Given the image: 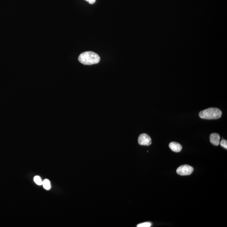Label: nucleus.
Here are the masks:
<instances>
[{
  "instance_id": "obj_8",
  "label": "nucleus",
  "mask_w": 227,
  "mask_h": 227,
  "mask_svg": "<svg viewBox=\"0 0 227 227\" xmlns=\"http://www.w3.org/2000/svg\"><path fill=\"white\" fill-rule=\"evenodd\" d=\"M34 180L35 182L38 185H42L43 181H42L40 177L39 176H35L34 178Z\"/></svg>"
},
{
  "instance_id": "obj_7",
  "label": "nucleus",
  "mask_w": 227,
  "mask_h": 227,
  "mask_svg": "<svg viewBox=\"0 0 227 227\" xmlns=\"http://www.w3.org/2000/svg\"><path fill=\"white\" fill-rule=\"evenodd\" d=\"M42 185L45 189L49 190L51 189V185L50 181L48 179L44 180L43 181Z\"/></svg>"
},
{
  "instance_id": "obj_11",
  "label": "nucleus",
  "mask_w": 227,
  "mask_h": 227,
  "mask_svg": "<svg viewBox=\"0 0 227 227\" xmlns=\"http://www.w3.org/2000/svg\"><path fill=\"white\" fill-rule=\"evenodd\" d=\"M85 1H86L88 2L89 4H93L94 3H95L96 0H85Z\"/></svg>"
},
{
  "instance_id": "obj_10",
  "label": "nucleus",
  "mask_w": 227,
  "mask_h": 227,
  "mask_svg": "<svg viewBox=\"0 0 227 227\" xmlns=\"http://www.w3.org/2000/svg\"><path fill=\"white\" fill-rule=\"evenodd\" d=\"M220 143L221 146L223 147L224 148L227 149V141L226 140L223 139L221 141Z\"/></svg>"
},
{
  "instance_id": "obj_1",
  "label": "nucleus",
  "mask_w": 227,
  "mask_h": 227,
  "mask_svg": "<svg viewBox=\"0 0 227 227\" xmlns=\"http://www.w3.org/2000/svg\"><path fill=\"white\" fill-rule=\"evenodd\" d=\"M78 60L81 63L84 65H90L99 63L100 58L95 52L86 51L80 54L79 56Z\"/></svg>"
},
{
  "instance_id": "obj_3",
  "label": "nucleus",
  "mask_w": 227,
  "mask_h": 227,
  "mask_svg": "<svg viewBox=\"0 0 227 227\" xmlns=\"http://www.w3.org/2000/svg\"><path fill=\"white\" fill-rule=\"evenodd\" d=\"M194 168L190 165H185L180 166L177 169V173L180 175H188L192 174Z\"/></svg>"
},
{
  "instance_id": "obj_6",
  "label": "nucleus",
  "mask_w": 227,
  "mask_h": 227,
  "mask_svg": "<svg viewBox=\"0 0 227 227\" xmlns=\"http://www.w3.org/2000/svg\"><path fill=\"white\" fill-rule=\"evenodd\" d=\"M169 148L175 152H179L182 149V146L180 144L175 142H172L169 144Z\"/></svg>"
},
{
  "instance_id": "obj_5",
  "label": "nucleus",
  "mask_w": 227,
  "mask_h": 227,
  "mask_svg": "<svg viewBox=\"0 0 227 227\" xmlns=\"http://www.w3.org/2000/svg\"><path fill=\"white\" fill-rule=\"evenodd\" d=\"M220 136L217 133H211L210 135V141L211 144L214 146L219 145L220 140Z\"/></svg>"
},
{
  "instance_id": "obj_2",
  "label": "nucleus",
  "mask_w": 227,
  "mask_h": 227,
  "mask_svg": "<svg viewBox=\"0 0 227 227\" xmlns=\"http://www.w3.org/2000/svg\"><path fill=\"white\" fill-rule=\"evenodd\" d=\"M222 112L217 108H209L199 112V116L201 118L206 120H216L220 118Z\"/></svg>"
},
{
  "instance_id": "obj_9",
  "label": "nucleus",
  "mask_w": 227,
  "mask_h": 227,
  "mask_svg": "<svg viewBox=\"0 0 227 227\" xmlns=\"http://www.w3.org/2000/svg\"><path fill=\"white\" fill-rule=\"evenodd\" d=\"M152 223L150 222H145L139 224L138 225V227H150L152 226Z\"/></svg>"
},
{
  "instance_id": "obj_4",
  "label": "nucleus",
  "mask_w": 227,
  "mask_h": 227,
  "mask_svg": "<svg viewBox=\"0 0 227 227\" xmlns=\"http://www.w3.org/2000/svg\"><path fill=\"white\" fill-rule=\"evenodd\" d=\"M138 142L140 145L149 146L152 144V139L148 135L143 133L139 135Z\"/></svg>"
}]
</instances>
